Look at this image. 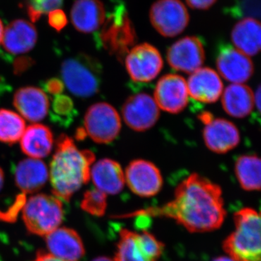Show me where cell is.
I'll use <instances>...</instances> for the list:
<instances>
[{
    "mask_svg": "<svg viewBox=\"0 0 261 261\" xmlns=\"http://www.w3.org/2000/svg\"><path fill=\"white\" fill-rule=\"evenodd\" d=\"M226 216L221 187L197 173H192L178 185L171 202L121 217L169 218L190 232L204 233L221 227Z\"/></svg>",
    "mask_w": 261,
    "mask_h": 261,
    "instance_id": "obj_1",
    "label": "cell"
},
{
    "mask_svg": "<svg viewBox=\"0 0 261 261\" xmlns=\"http://www.w3.org/2000/svg\"><path fill=\"white\" fill-rule=\"evenodd\" d=\"M94 152L80 149L70 137L60 136L49 165V178L53 193L61 200L69 201L90 180Z\"/></svg>",
    "mask_w": 261,
    "mask_h": 261,
    "instance_id": "obj_2",
    "label": "cell"
},
{
    "mask_svg": "<svg viewBox=\"0 0 261 261\" xmlns=\"http://www.w3.org/2000/svg\"><path fill=\"white\" fill-rule=\"evenodd\" d=\"M235 230L223 242V249L233 261H260V217L245 207L233 215Z\"/></svg>",
    "mask_w": 261,
    "mask_h": 261,
    "instance_id": "obj_3",
    "label": "cell"
},
{
    "mask_svg": "<svg viewBox=\"0 0 261 261\" xmlns=\"http://www.w3.org/2000/svg\"><path fill=\"white\" fill-rule=\"evenodd\" d=\"M100 63L87 55H79L65 60L61 75L64 86L75 97L89 98L98 93L102 84Z\"/></svg>",
    "mask_w": 261,
    "mask_h": 261,
    "instance_id": "obj_4",
    "label": "cell"
},
{
    "mask_svg": "<svg viewBox=\"0 0 261 261\" xmlns=\"http://www.w3.org/2000/svg\"><path fill=\"white\" fill-rule=\"evenodd\" d=\"M64 216L62 200L56 196L38 194L25 200L23 219L29 232L45 237L61 226Z\"/></svg>",
    "mask_w": 261,
    "mask_h": 261,
    "instance_id": "obj_5",
    "label": "cell"
},
{
    "mask_svg": "<svg viewBox=\"0 0 261 261\" xmlns=\"http://www.w3.org/2000/svg\"><path fill=\"white\" fill-rule=\"evenodd\" d=\"M164 245L147 230L142 232L123 228L117 243L115 261H158Z\"/></svg>",
    "mask_w": 261,
    "mask_h": 261,
    "instance_id": "obj_6",
    "label": "cell"
},
{
    "mask_svg": "<svg viewBox=\"0 0 261 261\" xmlns=\"http://www.w3.org/2000/svg\"><path fill=\"white\" fill-rule=\"evenodd\" d=\"M101 40L105 48L118 59H124L137 41L135 27L124 6L118 7L105 25Z\"/></svg>",
    "mask_w": 261,
    "mask_h": 261,
    "instance_id": "obj_7",
    "label": "cell"
},
{
    "mask_svg": "<svg viewBox=\"0 0 261 261\" xmlns=\"http://www.w3.org/2000/svg\"><path fill=\"white\" fill-rule=\"evenodd\" d=\"M84 130L91 140L99 144H109L116 140L121 129L119 113L111 105L98 102L87 110Z\"/></svg>",
    "mask_w": 261,
    "mask_h": 261,
    "instance_id": "obj_8",
    "label": "cell"
},
{
    "mask_svg": "<svg viewBox=\"0 0 261 261\" xmlns=\"http://www.w3.org/2000/svg\"><path fill=\"white\" fill-rule=\"evenodd\" d=\"M149 18L155 30L166 37L181 34L190 21L187 8L180 0H158L151 7Z\"/></svg>",
    "mask_w": 261,
    "mask_h": 261,
    "instance_id": "obj_9",
    "label": "cell"
},
{
    "mask_svg": "<svg viewBox=\"0 0 261 261\" xmlns=\"http://www.w3.org/2000/svg\"><path fill=\"white\" fill-rule=\"evenodd\" d=\"M124 59L130 78L139 83L152 82L159 75L163 67L161 53L147 43L134 46Z\"/></svg>",
    "mask_w": 261,
    "mask_h": 261,
    "instance_id": "obj_10",
    "label": "cell"
},
{
    "mask_svg": "<svg viewBox=\"0 0 261 261\" xmlns=\"http://www.w3.org/2000/svg\"><path fill=\"white\" fill-rule=\"evenodd\" d=\"M124 176L125 181L132 192L141 197H153L163 187V177L159 168L145 160L132 161L127 166Z\"/></svg>",
    "mask_w": 261,
    "mask_h": 261,
    "instance_id": "obj_11",
    "label": "cell"
},
{
    "mask_svg": "<svg viewBox=\"0 0 261 261\" xmlns=\"http://www.w3.org/2000/svg\"><path fill=\"white\" fill-rule=\"evenodd\" d=\"M121 113L127 126L139 132L153 127L160 117V109L154 98L146 93L128 97L122 107Z\"/></svg>",
    "mask_w": 261,
    "mask_h": 261,
    "instance_id": "obj_12",
    "label": "cell"
},
{
    "mask_svg": "<svg viewBox=\"0 0 261 261\" xmlns=\"http://www.w3.org/2000/svg\"><path fill=\"white\" fill-rule=\"evenodd\" d=\"M187 81L177 74H167L156 84L154 99L159 109L177 114L186 108L189 102Z\"/></svg>",
    "mask_w": 261,
    "mask_h": 261,
    "instance_id": "obj_13",
    "label": "cell"
},
{
    "mask_svg": "<svg viewBox=\"0 0 261 261\" xmlns=\"http://www.w3.org/2000/svg\"><path fill=\"white\" fill-rule=\"evenodd\" d=\"M205 51L198 37H186L173 44L167 51V61L173 69L192 73L202 68Z\"/></svg>",
    "mask_w": 261,
    "mask_h": 261,
    "instance_id": "obj_14",
    "label": "cell"
},
{
    "mask_svg": "<svg viewBox=\"0 0 261 261\" xmlns=\"http://www.w3.org/2000/svg\"><path fill=\"white\" fill-rule=\"evenodd\" d=\"M216 67L219 75L232 84H244L254 73L253 63L249 56L229 45L220 49Z\"/></svg>",
    "mask_w": 261,
    "mask_h": 261,
    "instance_id": "obj_15",
    "label": "cell"
},
{
    "mask_svg": "<svg viewBox=\"0 0 261 261\" xmlns=\"http://www.w3.org/2000/svg\"><path fill=\"white\" fill-rule=\"evenodd\" d=\"M204 124V142L211 151L224 154L238 147L240 142V132L231 121L213 118Z\"/></svg>",
    "mask_w": 261,
    "mask_h": 261,
    "instance_id": "obj_16",
    "label": "cell"
},
{
    "mask_svg": "<svg viewBox=\"0 0 261 261\" xmlns=\"http://www.w3.org/2000/svg\"><path fill=\"white\" fill-rule=\"evenodd\" d=\"M189 95L205 104L217 102L222 95L224 84L219 73L210 68H200L191 73L187 82Z\"/></svg>",
    "mask_w": 261,
    "mask_h": 261,
    "instance_id": "obj_17",
    "label": "cell"
},
{
    "mask_svg": "<svg viewBox=\"0 0 261 261\" xmlns=\"http://www.w3.org/2000/svg\"><path fill=\"white\" fill-rule=\"evenodd\" d=\"M48 251L64 261H79L85 254L83 242L75 230L58 227L45 237Z\"/></svg>",
    "mask_w": 261,
    "mask_h": 261,
    "instance_id": "obj_18",
    "label": "cell"
},
{
    "mask_svg": "<svg viewBox=\"0 0 261 261\" xmlns=\"http://www.w3.org/2000/svg\"><path fill=\"white\" fill-rule=\"evenodd\" d=\"M13 105L20 116L27 121H42L48 113L49 99L42 89L34 87L18 89L13 96Z\"/></svg>",
    "mask_w": 261,
    "mask_h": 261,
    "instance_id": "obj_19",
    "label": "cell"
},
{
    "mask_svg": "<svg viewBox=\"0 0 261 261\" xmlns=\"http://www.w3.org/2000/svg\"><path fill=\"white\" fill-rule=\"evenodd\" d=\"M16 186L24 195L39 191L49 179V170L40 159L22 160L14 169Z\"/></svg>",
    "mask_w": 261,
    "mask_h": 261,
    "instance_id": "obj_20",
    "label": "cell"
},
{
    "mask_svg": "<svg viewBox=\"0 0 261 261\" xmlns=\"http://www.w3.org/2000/svg\"><path fill=\"white\" fill-rule=\"evenodd\" d=\"M90 178L95 188L106 195L120 193L126 183L121 165L109 159L99 160L91 168Z\"/></svg>",
    "mask_w": 261,
    "mask_h": 261,
    "instance_id": "obj_21",
    "label": "cell"
},
{
    "mask_svg": "<svg viewBox=\"0 0 261 261\" xmlns=\"http://www.w3.org/2000/svg\"><path fill=\"white\" fill-rule=\"evenodd\" d=\"M37 41L35 27L27 20H16L4 30L1 42L7 53L20 55L32 50Z\"/></svg>",
    "mask_w": 261,
    "mask_h": 261,
    "instance_id": "obj_22",
    "label": "cell"
},
{
    "mask_svg": "<svg viewBox=\"0 0 261 261\" xmlns=\"http://www.w3.org/2000/svg\"><path fill=\"white\" fill-rule=\"evenodd\" d=\"M70 17L77 30L92 33L106 21V10L99 0H76L72 7Z\"/></svg>",
    "mask_w": 261,
    "mask_h": 261,
    "instance_id": "obj_23",
    "label": "cell"
},
{
    "mask_svg": "<svg viewBox=\"0 0 261 261\" xmlns=\"http://www.w3.org/2000/svg\"><path fill=\"white\" fill-rule=\"evenodd\" d=\"M53 142L50 128L45 125L34 123L25 128L20 138V148L31 159H41L50 154Z\"/></svg>",
    "mask_w": 261,
    "mask_h": 261,
    "instance_id": "obj_24",
    "label": "cell"
},
{
    "mask_svg": "<svg viewBox=\"0 0 261 261\" xmlns=\"http://www.w3.org/2000/svg\"><path fill=\"white\" fill-rule=\"evenodd\" d=\"M221 102L225 112L230 116L244 118L253 111L254 93L244 84H231L223 91Z\"/></svg>",
    "mask_w": 261,
    "mask_h": 261,
    "instance_id": "obj_25",
    "label": "cell"
},
{
    "mask_svg": "<svg viewBox=\"0 0 261 261\" xmlns=\"http://www.w3.org/2000/svg\"><path fill=\"white\" fill-rule=\"evenodd\" d=\"M231 40L235 48L247 56H254L260 50V22L254 18L239 21L231 32Z\"/></svg>",
    "mask_w": 261,
    "mask_h": 261,
    "instance_id": "obj_26",
    "label": "cell"
},
{
    "mask_svg": "<svg viewBox=\"0 0 261 261\" xmlns=\"http://www.w3.org/2000/svg\"><path fill=\"white\" fill-rule=\"evenodd\" d=\"M235 174L245 191L260 190V160L255 154H245L237 160Z\"/></svg>",
    "mask_w": 261,
    "mask_h": 261,
    "instance_id": "obj_27",
    "label": "cell"
},
{
    "mask_svg": "<svg viewBox=\"0 0 261 261\" xmlns=\"http://www.w3.org/2000/svg\"><path fill=\"white\" fill-rule=\"evenodd\" d=\"M25 130V122L18 113L0 109V142L8 145L16 143Z\"/></svg>",
    "mask_w": 261,
    "mask_h": 261,
    "instance_id": "obj_28",
    "label": "cell"
},
{
    "mask_svg": "<svg viewBox=\"0 0 261 261\" xmlns=\"http://www.w3.org/2000/svg\"><path fill=\"white\" fill-rule=\"evenodd\" d=\"M51 121L63 127H68L77 115L74 103L68 96H55L49 108Z\"/></svg>",
    "mask_w": 261,
    "mask_h": 261,
    "instance_id": "obj_29",
    "label": "cell"
},
{
    "mask_svg": "<svg viewBox=\"0 0 261 261\" xmlns=\"http://www.w3.org/2000/svg\"><path fill=\"white\" fill-rule=\"evenodd\" d=\"M81 207L92 216L101 217L107 208V195L97 188L87 190L81 202Z\"/></svg>",
    "mask_w": 261,
    "mask_h": 261,
    "instance_id": "obj_30",
    "label": "cell"
},
{
    "mask_svg": "<svg viewBox=\"0 0 261 261\" xmlns=\"http://www.w3.org/2000/svg\"><path fill=\"white\" fill-rule=\"evenodd\" d=\"M63 0H29L28 12L32 20L36 21L42 15L59 10Z\"/></svg>",
    "mask_w": 261,
    "mask_h": 261,
    "instance_id": "obj_31",
    "label": "cell"
},
{
    "mask_svg": "<svg viewBox=\"0 0 261 261\" xmlns=\"http://www.w3.org/2000/svg\"><path fill=\"white\" fill-rule=\"evenodd\" d=\"M67 22L68 20L65 13L60 9L49 13V23L56 30H61L66 25Z\"/></svg>",
    "mask_w": 261,
    "mask_h": 261,
    "instance_id": "obj_32",
    "label": "cell"
},
{
    "mask_svg": "<svg viewBox=\"0 0 261 261\" xmlns=\"http://www.w3.org/2000/svg\"><path fill=\"white\" fill-rule=\"evenodd\" d=\"M64 84L61 80L57 78L49 79L44 84V88L47 93L56 96L63 93L64 90Z\"/></svg>",
    "mask_w": 261,
    "mask_h": 261,
    "instance_id": "obj_33",
    "label": "cell"
},
{
    "mask_svg": "<svg viewBox=\"0 0 261 261\" xmlns=\"http://www.w3.org/2000/svg\"><path fill=\"white\" fill-rule=\"evenodd\" d=\"M217 0H186L187 4L197 10L209 9Z\"/></svg>",
    "mask_w": 261,
    "mask_h": 261,
    "instance_id": "obj_34",
    "label": "cell"
},
{
    "mask_svg": "<svg viewBox=\"0 0 261 261\" xmlns=\"http://www.w3.org/2000/svg\"><path fill=\"white\" fill-rule=\"evenodd\" d=\"M34 261H64L58 258V257L53 256L51 254L47 253L42 251L38 252L35 260Z\"/></svg>",
    "mask_w": 261,
    "mask_h": 261,
    "instance_id": "obj_35",
    "label": "cell"
},
{
    "mask_svg": "<svg viewBox=\"0 0 261 261\" xmlns=\"http://www.w3.org/2000/svg\"><path fill=\"white\" fill-rule=\"evenodd\" d=\"M30 64L31 63L29 61H17L14 65L15 73L16 74H20V73H23V71H25L30 66Z\"/></svg>",
    "mask_w": 261,
    "mask_h": 261,
    "instance_id": "obj_36",
    "label": "cell"
},
{
    "mask_svg": "<svg viewBox=\"0 0 261 261\" xmlns=\"http://www.w3.org/2000/svg\"><path fill=\"white\" fill-rule=\"evenodd\" d=\"M254 102L255 105H256L257 109H260V88L257 89V92H255V94H254Z\"/></svg>",
    "mask_w": 261,
    "mask_h": 261,
    "instance_id": "obj_37",
    "label": "cell"
},
{
    "mask_svg": "<svg viewBox=\"0 0 261 261\" xmlns=\"http://www.w3.org/2000/svg\"><path fill=\"white\" fill-rule=\"evenodd\" d=\"M5 181V173L3 170L0 168V190H2V188L3 187V185H4Z\"/></svg>",
    "mask_w": 261,
    "mask_h": 261,
    "instance_id": "obj_38",
    "label": "cell"
},
{
    "mask_svg": "<svg viewBox=\"0 0 261 261\" xmlns=\"http://www.w3.org/2000/svg\"><path fill=\"white\" fill-rule=\"evenodd\" d=\"M92 261H115L114 259L110 258L108 257H98L97 258L94 259Z\"/></svg>",
    "mask_w": 261,
    "mask_h": 261,
    "instance_id": "obj_39",
    "label": "cell"
},
{
    "mask_svg": "<svg viewBox=\"0 0 261 261\" xmlns=\"http://www.w3.org/2000/svg\"><path fill=\"white\" fill-rule=\"evenodd\" d=\"M214 261H233L232 259L230 258L229 257L221 256L216 257Z\"/></svg>",
    "mask_w": 261,
    "mask_h": 261,
    "instance_id": "obj_40",
    "label": "cell"
},
{
    "mask_svg": "<svg viewBox=\"0 0 261 261\" xmlns=\"http://www.w3.org/2000/svg\"><path fill=\"white\" fill-rule=\"evenodd\" d=\"M3 33H4V27H3V22L0 20V43L2 42V39H3Z\"/></svg>",
    "mask_w": 261,
    "mask_h": 261,
    "instance_id": "obj_41",
    "label": "cell"
}]
</instances>
